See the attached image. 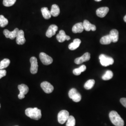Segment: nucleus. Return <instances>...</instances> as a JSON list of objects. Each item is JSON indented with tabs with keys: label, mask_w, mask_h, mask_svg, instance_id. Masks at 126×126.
<instances>
[{
	"label": "nucleus",
	"mask_w": 126,
	"mask_h": 126,
	"mask_svg": "<svg viewBox=\"0 0 126 126\" xmlns=\"http://www.w3.org/2000/svg\"><path fill=\"white\" fill-rule=\"evenodd\" d=\"M109 118L111 122L115 126H124V122L117 112L111 111L109 114Z\"/></svg>",
	"instance_id": "f257e3e1"
},
{
	"label": "nucleus",
	"mask_w": 126,
	"mask_h": 126,
	"mask_svg": "<svg viewBox=\"0 0 126 126\" xmlns=\"http://www.w3.org/2000/svg\"><path fill=\"white\" fill-rule=\"evenodd\" d=\"M25 113L28 117L35 120H38L42 117L41 110L37 108H27Z\"/></svg>",
	"instance_id": "f03ea898"
},
{
	"label": "nucleus",
	"mask_w": 126,
	"mask_h": 126,
	"mask_svg": "<svg viewBox=\"0 0 126 126\" xmlns=\"http://www.w3.org/2000/svg\"><path fill=\"white\" fill-rule=\"evenodd\" d=\"M100 63L103 66H108L114 63L113 59L105 54H101L99 56Z\"/></svg>",
	"instance_id": "7ed1b4c3"
},
{
	"label": "nucleus",
	"mask_w": 126,
	"mask_h": 126,
	"mask_svg": "<svg viewBox=\"0 0 126 126\" xmlns=\"http://www.w3.org/2000/svg\"><path fill=\"white\" fill-rule=\"evenodd\" d=\"M69 97L72 99L74 102H79L81 99V95L75 88H72L69 91L68 94Z\"/></svg>",
	"instance_id": "20e7f679"
},
{
	"label": "nucleus",
	"mask_w": 126,
	"mask_h": 126,
	"mask_svg": "<svg viewBox=\"0 0 126 126\" xmlns=\"http://www.w3.org/2000/svg\"><path fill=\"white\" fill-rule=\"evenodd\" d=\"M69 113L67 110H63L60 111L58 115V120L59 123L61 124H64L67 122L68 118L69 117Z\"/></svg>",
	"instance_id": "39448f33"
},
{
	"label": "nucleus",
	"mask_w": 126,
	"mask_h": 126,
	"mask_svg": "<svg viewBox=\"0 0 126 126\" xmlns=\"http://www.w3.org/2000/svg\"><path fill=\"white\" fill-rule=\"evenodd\" d=\"M18 88L20 91V93L18 95V98L20 99H24L25 98V95L27 94L29 92V88L28 86L25 84H22L18 85Z\"/></svg>",
	"instance_id": "423d86ee"
},
{
	"label": "nucleus",
	"mask_w": 126,
	"mask_h": 126,
	"mask_svg": "<svg viewBox=\"0 0 126 126\" xmlns=\"http://www.w3.org/2000/svg\"><path fill=\"white\" fill-rule=\"evenodd\" d=\"M39 58L42 63L44 64L48 65L53 62V59L44 52H41L39 54Z\"/></svg>",
	"instance_id": "0eeeda50"
},
{
	"label": "nucleus",
	"mask_w": 126,
	"mask_h": 126,
	"mask_svg": "<svg viewBox=\"0 0 126 126\" xmlns=\"http://www.w3.org/2000/svg\"><path fill=\"white\" fill-rule=\"evenodd\" d=\"M41 87L46 94L51 93L54 90L53 86L47 81L43 82L41 84Z\"/></svg>",
	"instance_id": "6e6552de"
},
{
	"label": "nucleus",
	"mask_w": 126,
	"mask_h": 126,
	"mask_svg": "<svg viewBox=\"0 0 126 126\" xmlns=\"http://www.w3.org/2000/svg\"><path fill=\"white\" fill-rule=\"evenodd\" d=\"M30 62L31 63V66L30 71L32 74H36L38 71V62L37 60L36 57H32L30 59Z\"/></svg>",
	"instance_id": "1a4fd4ad"
},
{
	"label": "nucleus",
	"mask_w": 126,
	"mask_h": 126,
	"mask_svg": "<svg viewBox=\"0 0 126 126\" xmlns=\"http://www.w3.org/2000/svg\"><path fill=\"white\" fill-rule=\"evenodd\" d=\"M19 31L18 28H16L12 32H10L8 30H5L3 31V34L6 38L13 40L16 37Z\"/></svg>",
	"instance_id": "9d476101"
},
{
	"label": "nucleus",
	"mask_w": 126,
	"mask_h": 126,
	"mask_svg": "<svg viewBox=\"0 0 126 126\" xmlns=\"http://www.w3.org/2000/svg\"><path fill=\"white\" fill-rule=\"evenodd\" d=\"M91 58V55L89 52H86L79 58H78L75 59L74 62L77 64H79L82 63L89 61Z\"/></svg>",
	"instance_id": "9b49d317"
},
{
	"label": "nucleus",
	"mask_w": 126,
	"mask_h": 126,
	"mask_svg": "<svg viewBox=\"0 0 126 126\" xmlns=\"http://www.w3.org/2000/svg\"><path fill=\"white\" fill-rule=\"evenodd\" d=\"M56 38L60 43H63L64 41L69 40L71 39L70 36H67L65 32L63 30H61L59 31V34L57 35Z\"/></svg>",
	"instance_id": "f8f14e48"
},
{
	"label": "nucleus",
	"mask_w": 126,
	"mask_h": 126,
	"mask_svg": "<svg viewBox=\"0 0 126 126\" xmlns=\"http://www.w3.org/2000/svg\"><path fill=\"white\" fill-rule=\"evenodd\" d=\"M58 30V27L57 25L55 24H52L50 25V27H49L46 32V36L49 38L51 37L56 34V33L57 32Z\"/></svg>",
	"instance_id": "ddd939ff"
},
{
	"label": "nucleus",
	"mask_w": 126,
	"mask_h": 126,
	"mask_svg": "<svg viewBox=\"0 0 126 126\" xmlns=\"http://www.w3.org/2000/svg\"><path fill=\"white\" fill-rule=\"evenodd\" d=\"M26 42L24 37V33L23 30H19L17 36L16 37V42L17 45H23Z\"/></svg>",
	"instance_id": "4468645a"
},
{
	"label": "nucleus",
	"mask_w": 126,
	"mask_h": 126,
	"mask_svg": "<svg viewBox=\"0 0 126 126\" xmlns=\"http://www.w3.org/2000/svg\"><path fill=\"white\" fill-rule=\"evenodd\" d=\"M109 9L108 7H101L96 10V15L100 18H103L108 13Z\"/></svg>",
	"instance_id": "2eb2a0df"
},
{
	"label": "nucleus",
	"mask_w": 126,
	"mask_h": 126,
	"mask_svg": "<svg viewBox=\"0 0 126 126\" xmlns=\"http://www.w3.org/2000/svg\"><path fill=\"white\" fill-rule=\"evenodd\" d=\"M83 23V26H84V30L87 32H89L90 31L94 32L96 30V26L95 25L91 23L90 22L87 20H84Z\"/></svg>",
	"instance_id": "dca6fc26"
},
{
	"label": "nucleus",
	"mask_w": 126,
	"mask_h": 126,
	"mask_svg": "<svg viewBox=\"0 0 126 126\" xmlns=\"http://www.w3.org/2000/svg\"><path fill=\"white\" fill-rule=\"evenodd\" d=\"M109 36L113 43H116L119 40V32L116 29L111 30L109 34Z\"/></svg>",
	"instance_id": "f3484780"
},
{
	"label": "nucleus",
	"mask_w": 126,
	"mask_h": 126,
	"mask_svg": "<svg viewBox=\"0 0 126 126\" xmlns=\"http://www.w3.org/2000/svg\"><path fill=\"white\" fill-rule=\"evenodd\" d=\"M84 28L83 23H77L75 24L72 28V32L74 33H81L84 31Z\"/></svg>",
	"instance_id": "a211bd4d"
},
{
	"label": "nucleus",
	"mask_w": 126,
	"mask_h": 126,
	"mask_svg": "<svg viewBox=\"0 0 126 126\" xmlns=\"http://www.w3.org/2000/svg\"><path fill=\"white\" fill-rule=\"evenodd\" d=\"M81 43V41L80 39H78V38L75 39L73 41V42L71 43L69 45L68 48L70 50H76L79 46Z\"/></svg>",
	"instance_id": "6ab92c4d"
},
{
	"label": "nucleus",
	"mask_w": 126,
	"mask_h": 126,
	"mask_svg": "<svg viewBox=\"0 0 126 126\" xmlns=\"http://www.w3.org/2000/svg\"><path fill=\"white\" fill-rule=\"evenodd\" d=\"M50 11L51 16L54 17L58 16L60 14V9L59 6L57 4L52 5Z\"/></svg>",
	"instance_id": "aec40b11"
},
{
	"label": "nucleus",
	"mask_w": 126,
	"mask_h": 126,
	"mask_svg": "<svg viewBox=\"0 0 126 126\" xmlns=\"http://www.w3.org/2000/svg\"><path fill=\"white\" fill-rule=\"evenodd\" d=\"M41 12L44 18L45 19H49L51 16L50 11L47 7H43L41 9Z\"/></svg>",
	"instance_id": "412c9836"
},
{
	"label": "nucleus",
	"mask_w": 126,
	"mask_h": 126,
	"mask_svg": "<svg viewBox=\"0 0 126 126\" xmlns=\"http://www.w3.org/2000/svg\"><path fill=\"white\" fill-rule=\"evenodd\" d=\"M112 42V40L109 35L105 36L102 37L100 40V43L101 44L104 45H107L110 44Z\"/></svg>",
	"instance_id": "4be33fe9"
},
{
	"label": "nucleus",
	"mask_w": 126,
	"mask_h": 126,
	"mask_svg": "<svg viewBox=\"0 0 126 126\" xmlns=\"http://www.w3.org/2000/svg\"><path fill=\"white\" fill-rule=\"evenodd\" d=\"M10 61L9 59H5L0 62V70H3L9 66Z\"/></svg>",
	"instance_id": "5701e85b"
},
{
	"label": "nucleus",
	"mask_w": 126,
	"mask_h": 126,
	"mask_svg": "<svg viewBox=\"0 0 126 126\" xmlns=\"http://www.w3.org/2000/svg\"><path fill=\"white\" fill-rule=\"evenodd\" d=\"M113 77V73L110 70H108L102 77V79L104 80H108Z\"/></svg>",
	"instance_id": "b1692460"
},
{
	"label": "nucleus",
	"mask_w": 126,
	"mask_h": 126,
	"mask_svg": "<svg viewBox=\"0 0 126 126\" xmlns=\"http://www.w3.org/2000/svg\"><path fill=\"white\" fill-rule=\"evenodd\" d=\"M95 84L94 79H90L86 82L84 85V88L86 90H90L92 89Z\"/></svg>",
	"instance_id": "393cba45"
},
{
	"label": "nucleus",
	"mask_w": 126,
	"mask_h": 126,
	"mask_svg": "<svg viewBox=\"0 0 126 126\" xmlns=\"http://www.w3.org/2000/svg\"><path fill=\"white\" fill-rule=\"evenodd\" d=\"M9 21L3 15H0V27L3 28L8 25Z\"/></svg>",
	"instance_id": "a878e982"
},
{
	"label": "nucleus",
	"mask_w": 126,
	"mask_h": 126,
	"mask_svg": "<svg viewBox=\"0 0 126 126\" xmlns=\"http://www.w3.org/2000/svg\"><path fill=\"white\" fill-rule=\"evenodd\" d=\"M75 124H76V121L74 117L72 115L70 116L68 118L66 122V126H75Z\"/></svg>",
	"instance_id": "bb28decb"
},
{
	"label": "nucleus",
	"mask_w": 126,
	"mask_h": 126,
	"mask_svg": "<svg viewBox=\"0 0 126 126\" xmlns=\"http://www.w3.org/2000/svg\"><path fill=\"white\" fill-rule=\"evenodd\" d=\"M16 0H3V4L5 7H10L15 3Z\"/></svg>",
	"instance_id": "cd10ccee"
},
{
	"label": "nucleus",
	"mask_w": 126,
	"mask_h": 126,
	"mask_svg": "<svg viewBox=\"0 0 126 126\" xmlns=\"http://www.w3.org/2000/svg\"><path fill=\"white\" fill-rule=\"evenodd\" d=\"M73 73L75 75L78 76V75H79L81 74V72L80 71L79 69L78 68H76V69H75L73 70Z\"/></svg>",
	"instance_id": "c85d7f7f"
},
{
	"label": "nucleus",
	"mask_w": 126,
	"mask_h": 126,
	"mask_svg": "<svg viewBox=\"0 0 126 126\" xmlns=\"http://www.w3.org/2000/svg\"><path fill=\"white\" fill-rule=\"evenodd\" d=\"M7 72L5 70H0V79L6 75Z\"/></svg>",
	"instance_id": "c756f323"
},
{
	"label": "nucleus",
	"mask_w": 126,
	"mask_h": 126,
	"mask_svg": "<svg viewBox=\"0 0 126 126\" xmlns=\"http://www.w3.org/2000/svg\"><path fill=\"white\" fill-rule=\"evenodd\" d=\"M120 102L122 105L126 108V98H122L120 99Z\"/></svg>",
	"instance_id": "7c9ffc66"
},
{
	"label": "nucleus",
	"mask_w": 126,
	"mask_h": 126,
	"mask_svg": "<svg viewBox=\"0 0 126 126\" xmlns=\"http://www.w3.org/2000/svg\"><path fill=\"white\" fill-rule=\"evenodd\" d=\"M79 68V70L81 71V72H84V71H86V65H82L80 66Z\"/></svg>",
	"instance_id": "2f4dec72"
},
{
	"label": "nucleus",
	"mask_w": 126,
	"mask_h": 126,
	"mask_svg": "<svg viewBox=\"0 0 126 126\" xmlns=\"http://www.w3.org/2000/svg\"><path fill=\"white\" fill-rule=\"evenodd\" d=\"M123 19H124V22L126 23V15L124 17V18H123Z\"/></svg>",
	"instance_id": "473e14b6"
},
{
	"label": "nucleus",
	"mask_w": 126,
	"mask_h": 126,
	"mask_svg": "<svg viewBox=\"0 0 126 126\" xmlns=\"http://www.w3.org/2000/svg\"><path fill=\"white\" fill-rule=\"evenodd\" d=\"M95 0L96 1H98V2H99V1H100L101 0Z\"/></svg>",
	"instance_id": "72a5a7b5"
},
{
	"label": "nucleus",
	"mask_w": 126,
	"mask_h": 126,
	"mask_svg": "<svg viewBox=\"0 0 126 126\" xmlns=\"http://www.w3.org/2000/svg\"></svg>",
	"instance_id": "f704fd0d"
},
{
	"label": "nucleus",
	"mask_w": 126,
	"mask_h": 126,
	"mask_svg": "<svg viewBox=\"0 0 126 126\" xmlns=\"http://www.w3.org/2000/svg\"></svg>",
	"instance_id": "c9c22d12"
}]
</instances>
